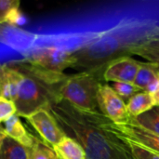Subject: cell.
<instances>
[{
    "label": "cell",
    "mask_w": 159,
    "mask_h": 159,
    "mask_svg": "<svg viewBox=\"0 0 159 159\" xmlns=\"http://www.w3.org/2000/svg\"><path fill=\"white\" fill-rule=\"evenodd\" d=\"M50 112L65 135L81 144L86 159H134L129 144L110 130V119L100 111L81 110L60 100Z\"/></svg>",
    "instance_id": "obj_1"
},
{
    "label": "cell",
    "mask_w": 159,
    "mask_h": 159,
    "mask_svg": "<svg viewBox=\"0 0 159 159\" xmlns=\"http://www.w3.org/2000/svg\"><path fill=\"white\" fill-rule=\"evenodd\" d=\"M9 64L22 75L14 101L18 116L27 117L39 109L50 111L51 106L61 100L60 90L67 75L48 71L25 59Z\"/></svg>",
    "instance_id": "obj_2"
},
{
    "label": "cell",
    "mask_w": 159,
    "mask_h": 159,
    "mask_svg": "<svg viewBox=\"0 0 159 159\" xmlns=\"http://www.w3.org/2000/svg\"><path fill=\"white\" fill-rule=\"evenodd\" d=\"M134 27L130 21H122L113 29L96 32L89 40L73 52L72 68L80 72L105 69L110 61L122 56H129V49L143 40L132 38Z\"/></svg>",
    "instance_id": "obj_3"
},
{
    "label": "cell",
    "mask_w": 159,
    "mask_h": 159,
    "mask_svg": "<svg viewBox=\"0 0 159 159\" xmlns=\"http://www.w3.org/2000/svg\"><path fill=\"white\" fill-rule=\"evenodd\" d=\"M104 69L84 71L67 75L60 90L61 100L85 111H99L98 91L103 81Z\"/></svg>",
    "instance_id": "obj_4"
},
{
    "label": "cell",
    "mask_w": 159,
    "mask_h": 159,
    "mask_svg": "<svg viewBox=\"0 0 159 159\" xmlns=\"http://www.w3.org/2000/svg\"><path fill=\"white\" fill-rule=\"evenodd\" d=\"M25 60L55 73H63L74 64L73 51L55 44L34 46L25 54Z\"/></svg>",
    "instance_id": "obj_5"
},
{
    "label": "cell",
    "mask_w": 159,
    "mask_h": 159,
    "mask_svg": "<svg viewBox=\"0 0 159 159\" xmlns=\"http://www.w3.org/2000/svg\"><path fill=\"white\" fill-rule=\"evenodd\" d=\"M108 127L122 141L139 144L159 155V135L157 134L142 128L130 120L122 124H116L110 120Z\"/></svg>",
    "instance_id": "obj_6"
},
{
    "label": "cell",
    "mask_w": 159,
    "mask_h": 159,
    "mask_svg": "<svg viewBox=\"0 0 159 159\" xmlns=\"http://www.w3.org/2000/svg\"><path fill=\"white\" fill-rule=\"evenodd\" d=\"M98 106L99 111L116 124L126 123L130 118L126 102L108 84H102L99 89Z\"/></svg>",
    "instance_id": "obj_7"
},
{
    "label": "cell",
    "mask_w": 159,
    "mask_h": 159,
    "mask_svg": "<svg viewBox=\"0 0 159 159\" xmlns=\"http://www.w3.org/2000/svg\"><path fill=\"white\" fill-rule=\"evenodd\" d=\"M25 118L38 132L42 140L51 146L57 144L65 136L49 110L39 109Z\"/></svg>",
    "instance_id": "obj_8"
},
{
    "label": "cell",
    "mask_w": 159,
    "mask_h": 159,
    "mask_svg": "<svg viewBox=\"0 0 159 159\" xmlns=\"http://www.w3.org/2000/svg\"><path fill=\"white\" fill-rule=\"evenodd\" d=\"M141 61L130 56H122L110 61L103 72V81L133 83L140 68Z\"/></svg>",
    "instance_id": "obj_9"
},
{
    "label": "cell",
    "mask_w": 159,
    "mask_h": 159,
    "mask_svg": "<svg viewBox=\"0 0 159 159\" xmlns=\"http://www.w3.org/2000/svg\"><path fill=\"white\" fill-rule=\"evenodd\" d=\"M37 39V35L25 32L14 25H0V41L10 46L14 49L24 53L32 49Z\"/></svg>",
    "instance_id": "obj_10"
},
{
    "label": "cell",
    "mask_w": 159,
    "mask_h": 159,
    "mask_svg": "<svg viewBox=\"0 0 159 159\" xmlns=\"http://www.w3.org/2000/svg\"><path fill=\"white\" fill-rule=\"evenodd\" d=\"M22 75L9 63H0V96L15 101Z\"/></svg>",
    "instance_id": "obj_11"
},
{
    "label": "cell",
    "mask_w": 159,
    "mask_h": 159,
    "mask_svg": "<svg viewBox=\"0 0 159 159\" xmlns=\"http://www.w3.org/2000/svg\"><path fill=\"white\" fill-rule=\"evenodd\" d=\"M129 55H137L149 62H159V34H149L129 49Z\"/></svg>",
    "instance_id": "obj_12"
},
{
    "label": "cell",
    "mask_w": 159,
    "mask_h": 159,
    "mask_svg": "<svg viewBox=\"0 0 159 159\" xmlns=\"http://www.w3.org/2000/svg\"><path fill=\"white\" fill-rule=\"evenodd\" d=\"M127 110L130 118H135L156 106L154 98L146 91H139L127 102Z\"/></svg>",
    "instance_id": "obj_13"
},
{
    "label": "cell",
    "mask_w": 159,
    "mask_h": 159,
    "mask_svg": "<svg viewBox=\"0 0 159 159\" xmlns=\"http://www.w3.org/2000/svg\"><path fill=\"white\" fill-rule=\"evenodd\" d=\"M52 147L60 159H86V153L81 144L66 135Z\"/></svg>",
    "instance_id": "obj_14"
},
{
    "label": "cell",
    "mask_w": 159,
    "mask_h": 159,
    "mask_svg": "<svg viewBox=\"0 0 159 159\" xmlns=\"http://www.w3.org/2000/svg\"><path fill=\"white\" fill-rule=\"evenodd\" d=\"M4 129L8 137L12 138L27 148L31 147L33 143V135L28 133L17 115H14L5 122Z\"/></svg>",
    "instance_id": "obj_15"
},
{
    "label": "cell",
    "mask_w": 159,
    "mask_h": 159,
    "mask_svg": "<svg viewBox=\"0 0 159 159\" xmlns=\"http://www.w3.org/2000/svg\"><path fill=\"white\" fill-rule=\"evenodd\" d=\"M19 0H0V24L14 25L19 22L21 18Z\"/></svg>",
    "instance_id": "obj_16"
},
{
    "label": "cell",
    "mask_w": 159,
    "mask_h": 159,
    "mask_svg": "<svg viewBox=\"0 0 159 159\" xmlns=\"http://www.w3.org/2000/svg\"><path fill=\"white\" fill-rule=\"evenodd\" d=\"M28 148L7 136L0 147V159H28Z\"/></svg>",
    "instance_id": "obj_17"
},
{
    "label": "cell",
    "mask_w": 159,
    "mask_h": 159,
    "mask_svg": "<svg viewBox=\"0 0 159 159\" xmlns=\"http://www.w3.org/2000/svg\"><path fill=\"white\" fill-rule=\"evenodd\" d=\"M158 74L157 70V66L155 62H142L138 73L135 76L133 84L141 90L144 91L146 88L156 79L157 78Z\"/></svg>",
    "instance_id": "obj_18"
},
{
    "label": "cell",
    "mask_w": 159,
    "mask_h": 159,
    "mask_svg": "<svg viewBox=\"0 0 159 159\" xmlns=\"http://www.w3.org/2000/svg\"><path fill=\"white\" fill-rule=\"evenodd\" d=\"M28 151V159H60L50 144L34 136H33V143Z\"/></svg>",
    "instance_id": "obj_19"
},
{
    "label": "cell",
    "mask_w": 159,
    "mask_h": 159,
    "mask_svg": "<svg viewBox=\"0 0 159 159\" xmlns=\"http://www.w3.org/2000/svg\"><path fill=\"white\" fill-rule=\"evenodd\" d=\"M129 120L142 128L159 135V106H155L148 112Z\"/></svg>",
    "instance_id": "obj_20"
},
{
    "label": "cell",
    "mask_w": 159,
    "mask_h": 159,
    "mask_svg": "<svg viewBox=\"0 0 159 159\" xmlns=\"http://www.w3.org/2000/svg\"><path fill=\"white\" fill-rule=\"evenodd\" d=\"M111 87L120 98H122L123 100H127V102L137 92L141 91L133 83L115 82Z\"/></svg>",
    "instance_id": "obj_21"
},
{
    "label": "cell",
    "mask_w": 159,
    "mask_h": 159,
    "mask_svg": "<svg viewBox=\"0 0 159 159\" xmlns=\"http://www.w3.org/2000/svg\"><path fill=\"white\" fill-rule=\"evenodd\" d=\"M14 115H17L14 102L0 96V123H5Z\"/></svg>",
    "instance_id": "obj_22"
},
{
    "label": "cell",
    "mask_w": 159,
    "mask_h": 159,
    "mask_svg": "<svg viewBox=\"0 0 159 159\" xmlns=\"http://www.w3.org/2000/svg\"><path fill=\"white\" fill-rule=\"evenodd\" d=\"M129 146V149L131 151L132 157L134 159H159V155L151 151L148 150L139 144L133 143H128L126 142Z\"/></svg>",
    "instance_id": "obj_23"
},
{
    "label": "cell",
    "mask_w": 159,
    "mask_h": 159,
    "mask_svg": "<svg viewBox=\"0 0 159 159\" xmlns=\"http://www.w3.org/2000/svg\"><path fill=\"white\" fill-rule=\"evenodd\" d=\"M155 63H156L157 70V73H158V75H159V62H155ZM153 98H154V101H155L156 106H159V89L157 90V92L153 96Z\"/></svg>",
    "instance_id": "obj_24"
},
{
    "label": "cell",
    "mask_w": 159,
    "mask_h": 159,
    "mask_svg": "<svg viewBox=\"0 0 159 159\" xmlns=\"http://www.w3.org/2000/svg\"><path fill=\"white\" fill-rule=\"evenodd\" d=\"M7 136V134L6 133V130L3 127L0 126V147H1V144L4 141V139Z\"/></svg>",
    "instance_id": "obj_25"
}]
</instances>
